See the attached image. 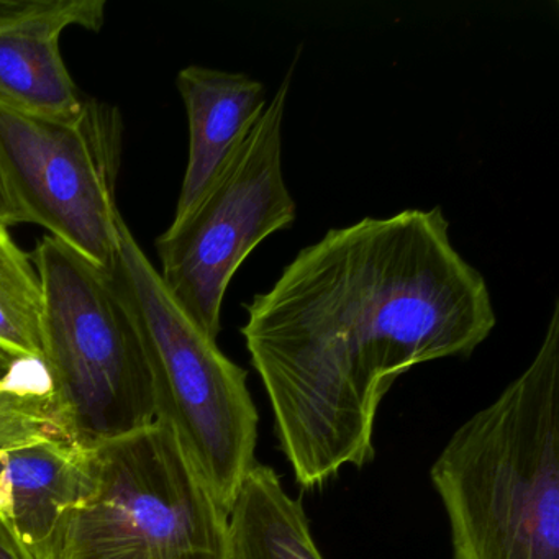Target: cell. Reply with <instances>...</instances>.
<instances>
[{
  "instance_id": "8",
  "label": "cell",
  "mask_w": 559,
  "mask_h": 559,
  "mask_svg": "<svg viewBox=\"0 0 559 559\" xmlns=\"http://www.w3.org/2000/svg\"><path fill=\"white\" fill-rule=\"evenodd\" d=\"M104 0H0V107L31 116H67L83 106L63 57L68 27L99 31Z\"/></svg>"
},
{
  "instance_id": "4",
  "label": "cell",
  "mask_w": 559,
  "mask_h": 559,
  "mask_svg": "<svg viewBox=\"0 0 559 559\" xmlns=\"http://www.w3.org/2000/svg\"><path fill=\"white\" fill-rule=\"evenodd\" d=\"M41 366L61 435L83 450L155 421L142 342L112 277L45 237Z\"/></svg>"
},
{
  "instance_id": "10",
  "label": "cell",
  "mask_w": 559,
  "mask_h": 559,
  "mask_svg": "<svg viewBox=\"0 0 559 559\" xmlns=\"http://www.w3.org/2000/svg\"><path fill=\"white\" fill-rule=\"evenodd\" d=\"M189 120V158L173 221L185 218L227 168L261 114L266 87L250 74L191 64L178 74Z\"/></svg>"
},
{
  "instance_id": "14",
  "label": "cell",
  "mask_w": 559,
  "mask_h": 559,
  "mask_svg": "<svg viewBox=\"0 0 559 559\" xmlns=\"http://www.w3.org/2000/svg\"><path fill=\"white\" fill-rule=\"evenodd\" d=\"M0 559H32L2 520H0Z\"/></svg>"
},
{
  "instance_id": "3",
  "label": "cell",
  "mask_w": 559,
  "mask_h": 559,
  "mask_svg": "<svg viewBox=\"0 0 559 559\" xmlns=\"http://www.w3.org/2000/svg\"><path fill=\"white\" fill-rule=\"evenodd\" d=\"M110 277L135 323L155 421L168 428L222 509L258 463L260 414L247 369L231 361L171 296L123 222Z\"/></svg>"
},
{
  "instance_id": "13",
  "label": "cell",
  "mask_w": 559,
  "mask_h": 559,
  "mask_svg": "<svg viewBox=\"0 0 559 559\" xmlns=\"http://www.w3.org/2000/svg\"><path fill=\"white\" fill-rule=\"evenodd\" d=\"M50 437L64 438L48 394L44 366L0 376V450Z\"/></svg>"
},
{
  "instance_id": "15",
  "label": "cell",
  "mask_w": 559,
  "mask_h": 559,
  "mask_svg": "<svg viewBox=\"0 0 559 559\" xmlns=\"http://www.w3.org/2000/svg\"><path fill=\"white\" fill-rule=\"evenodd\" d=\"M0 224L8 228L12 227V225L21 224V221H19L17 217V212H15L11 198H9L8 189H5L2 173H0Z\"/></svg>"
},
{
  "instance_id": "9",
  "label": "cell",
  "mask_w": 559,
  "mask_h": 559,
  "mask_svg": "<svg viewBox=\"0 0 559 559\" xmlns=\"http://www.w3.org/2000/svg\"><path fill=\"white\" fill-rule=\"evenodd\" d=\"M87 450L50 437L0 450V520L32 559H57L86 492Z\"/></svg>"
},
{
  "instance_id": "11",
  "label": "cell",
  "mask_w": 559,
  "mask_h": 559,
  "mask_svg": "<svg viewBox=\"0 0 559 559\" xmlns=\"http://www.w3.org/2000/svg\"><path fill=\"white\" fill-rule=\"evenodd\" d=\"M227 559H323L302 500L267 464L251 467L231 503Z\"/></svg>"
},
{
  "instance_id": "1",
  "label": "cell",
  "mask_w": 559,
  "mask_h": 559,
  "mask_svg": "<svg viewBox=\"0 0 559 559\" xmlns=\"http://www.w3.org/2000/svg\"><path fill=\"white\" fill-rule=\"evenodd\" d=\"M245 309L277 447L304 490L371 464L394 382L421 362L467 358L497 323L486 277L454 247L441 207L332 228Z\"/></svg>"
},
{
  "instance_id": "5",
  "label": "cell",
  "mask_w": 559,
  "mask_h": 559,
  "mask_svg": "<svg viewBox=\"0 0 559 559\" xmlns=\"http://www.w3.org/2000/svg\"><path fill=\"white\" fill-rule=\"evenodd\" d=\"M228 513L158 421L87 450L57 559H227Z\"/></svg>"
},
{
  "instance_id": "12",
  "label": "cell",
  "mask_w": 559,
  "mask_h": 559,
  "mask_svg": "<svg viewBox=\"0 0 559 559\" xmlns=\"http://www.w3.org/2000/svg\"><path fill=\"white\" fill-rule=\"evenodd\" d=\"M40 274L9 228L0 224V372L41 365Z\"/></svg>"
},
{
  "instance_id": "2",
  "label": "cell",
  "mask_w": 559,
  "mask_h": 559,
  "mask_svg": "<svg viewBox=\"0 0 559 559\" xmlns=\"http://www.w3.org/2000/svg\"><path fill=\"white\" fill-rule=\"evenodd\" d=\"M451 559H559V300L522 374L430 467Z\"/></svg>"
},
{
  "instance_id": "7",
  "label": "cell",
  "mask_w": 559,
  "mask_h": 559,
  "mask_svg": "<svg viewBox=\"0 0 559 559\" xmlns=\"http://www.w3.org/2000/svg\"><path fill=\"white\" fill-rule=\"evenodd\" d=\"M294 64L234 158L199 204L156 240L163 283L185 312L217 340L222 306L238 267L297 204L284 178L283 127Z\"/></svg>"
},
{
  "instance_id": "6",
  "label": "cell",
  "mask_w": 559,
  "mask_h": 559,
  "mask_svg": "<svg viewBox=\"0 0 559 559\" xmlns=\"http://www.w3.org/2000/svg\"><path fill=\"white\" fill-rule=\"evenodd\" d=\"M123 123L117 107L86 99L67 116L0 107V173L21 224H35L110 273L123 217L116 188Z\"/></svg>"
}]
</instances>
